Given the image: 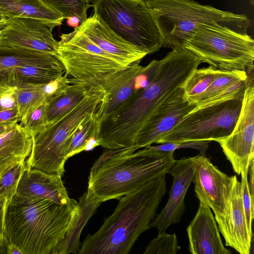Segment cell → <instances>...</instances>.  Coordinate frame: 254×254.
<instances>
[{"label": "cell", "instance_id": "cell-1", "mask_svg": "<svg viewBox=\"0 0 254 254\" xmlns=\"http://www.w3.org/2000/svg\"><path fill=\"white\" fill-rule=\"evenodd\" d=\"M166 175L155 178L119 200L100 228L89 234L79 254H128L150 223L166 192Z\"/></svg>", "mask_w": 254, "mask_h": 254}, {"label": "cell", "instance_id": "cell-2", "mask_svg": "<svg viewBox=\"0 0 254 254\" xmlns=\"http://www.w3.org/2000/svg\"><path fill=\"white\" fill-rule=\"evenodd\" d=\"M78 208L16 194L5 209V243L21 254H57Z\"/></svg>", "mask_w": 254, "mask_h": 254}, {"label": "cell", "instance_id": "cell-3", "mask_svg": "<svg viewBox=\"0 0 254 254\" xmlns=\"http://www.w3.org/2000/svg\"><path fill=\"white\" fill-rule=\"evenodd\" d=\"M136 150L135 147L126 148L105 162L88 179L87 196L101 203L119 199L167 174L176 160L174 152L153 151L147 146Z\"/></svg>", "mask_w": 254, "mask_h": 254}, {"label": "cell", "instance_id": "cell-4", "mask_svg": "<svg viewBox=\"0 0 254 254\" xmlns=\"http://www.w3.org/2000/svg\"><path fill=\"white\" fill-rule=\"evenodd\" d=\"M159 31L162 47L185 49L198 26L217 22L247 34L251 20L237 14L202 5L192 0H144Z\"/></svg>", "mask_w": 254, "mask_h": 254}, {"label": "cell", "instance_id": "cell-5", "mask_svg": "<svg viewBox=\"0 0 254 254\" xmlns=\"http://www.w3.org/2000/svg\"><path fill=\"white\" fill-rule=\"evenodd\" d=\"M236 96V93L228 88L197 102L193 110L155 143L217 141L227 137L236 125L242 107L244 96Z\"/></svg>", "mask_w": 254, "mask_h": 254}, {"label": "cell", "instance_id": "cell-6", "mask_svg": "<svg viewBox=\"0 0 254 254\" xmlns=\"http://www.w3.org/2000/svg\"><path fill=\"white\" fill-rule=\"evenodd\" d=\"M105 92L94 87L77 106L63 117L48 125L41 132L33 136L32 149L25 160L27 169H37L63 176L67 160V141L79 124L88 114L104 107Z\"/></svg>", "mask_w": 254, "mask_h": 254}, {"label": "cell", "instance_id": "cell-7", "mask_svg": "<svg viewBox=\"0 0 254 254\" xmlns=\"http://www.w3.org/2000/svg\"><path fill=\"white\" fill-rule=\"evenodd\" d=\"M185 49L201 63L217 69L247 71L254 68L252 37L217 22L199 25Z\"/></svg>", "mask_w": 254, "mask_h": 254}, {"label": "cell", "instance_id": "cell-8", "mask_svg": "<svg viewBox=\"0 0 254 254\" xmlns=\"http://www.w3.org/2000/svg\"><path fill=\"white\" fill-rule=\"evenodd\" d=\"M95 15L118 36L148 54L162 48V39L144 0H90Z\"/></svg>", "mask_w": 254, "mask_h": 254}, {"label": "cell", "instance_id": "cell-9", "mask_svg": "<svg viewBox=\"0 0 254 254\" xmlns=\"http://www.w3.org/2000/svg\"><path fill=\"white\" fill-rule=\"evenodd\" d=\"M57 57L65 73L71 77L70 83L79 82L90 87H102L112 74L128 67L102 50L76 27L68 41L59 43Z\"/></svg>", "mask_w": 254, "mask_h": 254}, {"label": "cell", "instance_id": "cell-10", "mask_svg": "<svg viewBox=\"0 0 254 254\" xmlns=\"http://www.w3.org/2000/svg\"><path fill=\"white\" fill-rule=\"evenodd\" d=\"M242 107L230 135L216 142L238 175L246 170L254 156V68L248 71Z\"/></svg>", "mask_w": 254, "mask_h": 254}, {"label": "cell", "instance_id": "cell-11", "mask_svg": "<svg viewBox=\"0 0 254 254\" xmlns=\"http://www.w3.org/2000/svg\"><path fill=\"white\" fill-rule=\"evenodd\" d=\"M52 30L41 20L22 17L6 18L0 30V45L57 56L59 42L54 39Z\"/></svg>", "mask_w": 254, "mask_h": 254}, {"label": "cell", "instance_id": "cell-12", "mask_svg": "<svg viewBox=\"0 0 254 254\" xmlns=\"http://www.w3.org/2000/svg\"><path fill=\"white\" fill-rule=\"evenodd\" d=\"M197 105L186 99L182 87L178 88L154 111L142 126L136 138V149L156 143Z\"/></svg>", "mask_w": 254, "mask_h": 254}, {"label": "cell", "instance_id": "cell-13", "mask_svg": "<svg viewBox=\"0 0 254 254\" xmlns=\"http://www.w3.org/2000/svg\"><path fill=\"white\" fill-rule=\"evenodd\" d=\"M195 164L192 182L199 201L207 204L215 215L221 214L231 191L233 176H229L214 166L206 156L192 157Z\"/></svg>", "mask_w": 254, "mask_h": 254}, {"label": "cell", "instance_id": "cell-14", "mask_svg": "<svg viewBox=\"0 0 254 254\" xmlns=\"http://www.w3.org/2000/svg\"><path fill=\"white\" fill-rule=\"evenodd\" d=\"M219 232L225 245L241 254H249L252 239L247 229L244 211L240 182L234 176L232 187L226 202L223 212L215 215Z\"/></svg>", "mask_w": 254, "mask_h": 254}, {"label": "cell", "instance_id": "cell-15", "mask_svg": "<svg viewBox=\"0 0 254 254\" xmlns=\"http://www.w3.org/2000/svg\"><path fill=\"white\" fill-rule=\"evenodd\" d=\"M195 169L192 157L176 160L167 173L173 178L169 199L165 207L150 223L151 227L157 228L159 232H164L169 226L180 222L185 211V196Z\"/></svg>", "mask_w": 254, "mask_h": 254}, {"label": "cell", "instance_id": "cell-16", "mask_svg": "<svg viewBox=\"0 0 254 254\" xmlns=\"http://www.w3.org/2000/svg\"><path fill=\"white\" fill-rule=\"evenodd\" d=\"M77 30L126 66L140 62L148 54L124 40L95 14L76 27Z\"/></svg>", "mask_w": 254, "mask_h": 254}, {"label": "cell", "instance_id": "cell-17", "mask_svg": "<svg viewBox=\"0 0 254 254\" xmlns=\"http://www.w3.org/2000/svg\"><path fill=\"white\" fill-rule=\"evenodd\" d=\"M62 177L39 170L26 168L19 181L16 194L76 207L78 202L69 197Z\"/></svg>", "mask_w": 254, "mask_h": 254}, {"label": "cell", "instance_id": "cell-18", "mask_svg": "<svg viewBox=\"0 0 254 254\" xmlns=\"http://www.w3.org/2000/svg\"><path fill=\"white\" fill-rule=\"evenodd\" d=\"M192 254H231L223 245L210 208L199 201L197 211L187 229Z\"/></svg>", "mask_w": 254, "mask_h": 254}, {"label": "cell", "instance_id": "cell-19", "mask_svg": "<svg viewBox=\"0 0 254 254\" xmlns=\"http://www.w3.org/2000/svg\"><path fill=\"white\" fill-rule=\"evenodd\" d=\"M136 62L110 76L102 86L106 100L100 120L127 100L136 90L137 78L143 66Z\"/></svg>", "mask_w": 254, "mask_h": 254}, {"label": "cell", "instance_id": "cell-20", "mask_svg": "<svg viewBox=\"0 0 254 254\" xmlns=\"http://www.w3.org/2000/svg\"><path fill=\"white\" fill-rule=\"evenodd\" d=\"M32 140L31 132L18 123L0 135V176L16 164L26 160L32 149Z\"/></svg>", "mask_w": 254, "mask_h": 254}, {"label": "cell", "instance_id": "cell-21", "mask_svg": "<svg viewBox=\"0 0 254 254\" xmlns=\"http://www.w3.org/2000/svg\"><path fill=\"white\" fill-rule=\"evenodd\" d=\"M0 14L6 18L22 17L41 20L52 29L62 25L64 20L42 0H0Z\"/></svg>", "mask_w": 254, "mask_h": 254}, {"label": "cell", "instance_id": "cell-22", "mask_svg": "<svg viewBox=\"0 0 254 254\" xmlns=\"http://www.w3.org/2000/svg\"><path fill=\"white\" fill-rule=\"evenodd\" d=\"M27 65L51 68L64 67L57 56L0 45V71Z\"/></svg>", "mask_w": 254, "mask_h": 254}, {"label": "cell", "instance_id": "cell-23", "mask_svg": "<svg viewBox=\"0 0 254 254\" xmlns=\"http://www.w3.org/2000/svg\"><path fill=\"white\" fill-rule=\"evenodd\" d=\"M78 209L69 229L58 248L57 254H78L82 230L98 206L102 203L90 199L85 192L79 199Z\"/></svg>", "mask_w": 254, "mask_h": 254}, {"label": "cell", "instance_id": "cell-24", "mask_svg": "<svg viewBox=\"0 0 254 254\" xmlns=\"http://www.w3.org/2000/svg\"><path fill=\"white\" fill-rule=\"evenodd\" d=\"M64 67L51 68L35 65L17 66L0 71V83L17 87L21 83H49L63 76Z\"/></svg>", "mask_w": 254, "mask_h": 254}, {"label": "cell", "instance_id": "cell-25", "mask_svg": "<svg viewBox=\"0 0 254 254\" xmlns=\"http://www.w3.org/2000/svg\"><path fill=\"white\" fill-rule=\"evenodd\" d=\"M94 87L79 82L70 83L61 94L49 100L45 117L47 126L71 111Z\"/></svg>", "mask_w": 254, "mask_h": 254}, {"label": "cell", "instance_id": "cell-26", "mask_svg": "<svg viewBox=\"0 0 254 254\" xmlns=\"http://www.w3.org/2000/svg\"><path fill=\"white\" fill-rule=\"evenodd\" d=\"M103 108L87 115L73 131L67 143V159L84 151L85 145L91 137L98 139L100 117Z\"/></svg>", "mask_w": 254, "mask_h": 254}, {"label": "cell", "instance_id": "cell-27", "mask_svg": "<svg viewBox=\"0 0 254 254\" xmlns=\"http://www.w3.org/2000/svg\"><path fill=\"white\" fill-rule=\"evenodd\" d=\"M15 92L20 124L31 112L47 101L41 84L21 83L16 87Z\"/></svg>", "mask_w": 254, "mask_h": 254}, {"label": "cell", "instance_id": "cell-28", "mask_svg": "<svg viewBox=\"0 0 254 254\" xmlns=\"http://www.w3.org/2000/svg\"><path fill=\"white\" fill-rule=\"evenodd\" d=\"M248 73L245 71L226 70L216 69L214 77L207 89L196 96L192 102L197 103L213 97L228 88L234 83L246 80Z\"/></svg>", "mask_w": 254, "mask_h": 254}, {"label": "cell", "instance_id": "cell-29", "mask_svg": "<svg viewBox=\"0 0 254 254\" xmlns=\"http://www.w3.org/2000/svg\"><path fill=\"white\" fill-rule=\"evenodd\" d=\"M216 68L208 67L195 69L182 87L186 99L192 102L197 96L204 92L213 81Z\"/></svg>", "mask_w": 254, "mask_h": 254}, {"label": "cell", "instance_id": "cell-30", "mask_svg": "<svg viewBox=\"0 0 254 254\" xmlns=\"http://www.w3.org/2000/svg\"><path fill=\"white\" fill-rule=\"evenodd\" d=\"M64 19L78 18L80 23L87 18V10L92 5L89 0H42Z\"/></svg>", "mask_w": 254, "mask_h": 254}, {"label": "cell", "instance_id": "cell-31", "mask_svg": "<svg viewBox=\"0 0 254 254\" xmlns=\"http://www.w3.org/2000/svg\"><path fill=\"white\" fill-rule=\"evenodd\" d=\"M26 169L25 161L18 163L0 176V198H5L7 203L16 194L20 179Z\"/></svg>", "mask_w": 254, "mask_h": 254}, {"label": "cell", "instance_id": "cell-32", "mask_svg": "<svg viewBox=\"0 0 254 254\" xmlns=\"http://www.w3.org/2000/svg\"><path fill=\"white\" fill-rule=\"evenodd\" d=\"M180 249L175 234L159 232L157 236L151 240L143 254H176Z\"/></svg>", "mask_w": 254, "mask_h": 254}, {"label": "cell", "instance_id": "cell-33", "mask_svg": "<svg viewBox=\"0 0 254 254\" xmlns=\"http://www.w3.org/2000/svg\"><path fill=\"white\" fill-rule=\"evenodd\" d=\"M248 170L241 173L240 182L242 203L246 220L249 235L252 239V222L254 219V196L250 192L248 184Z\"/></svg>", "mask_w": 254, "mask_h": 254}, {"label": "cell", "instance_id": "cell-34", "mask_svg": "<svg viewBox=\"0 0 254 254\" xmlns=\"http://www.w3.org/2000/svg\"><path fill=\"white\" fill-rule=\"evenodd\" d=\"M48 107L46 101L38 108L31 112L20 124L34 136L43 131L47 127L45 117Z\"/></svg>", "mask_w": 254, "mask_h": 254}, {"label": "cell", "instance_id": "cell-35", "mask_svg": "<svg viewBox=\"0 0 254 254\" xmlns=\"http://www.w3.org/2000/svg\"><path fill=\"white\" fill-rule=\"evenodd\" d=\"M209 142L208 141H193L182 143L165 142L156 146L149 145L147 147L152 150L161 152H174L181 148H193L198 150L200 154L206 156Z\"/></svg>", "mask_w": 254, "mask_h": 254}, {"label": "cell", "instance_id": "cell-36", "mask_svg": "<svg viewBox=\"0 0 254 254\" xmlns=\"http://www.w3.org/2000/svg\"><path fill=\"white\" fill-rule=\"evenodd\" d=\"M16 88L6 83H0V111L17 107Z\"/></svg>", "mask_w": 254, "mask_h": 254}, {"label": "cell", "instance_id": "cell-37", "mask_svg": "<svg viewBox=\"0 0 254 254\" xmlns=\"http://www.w3.org/2000/svg\"><path fill=\"white\" fill-rule=\"evenodd\" d=\"M126 148L124 149H113L106 148L104 150L102 155L100 156V157L96 160L94 164L92 166V167L90 169V175L88 179L92 178L97 171V170L107 160L110 159L112 157H113L115 154L120 152Z\"/></svg>", "mask_w": 254, "mask_h": 254}, {"label": "cell", "instance_id": "cell-38", "mask_svg": "<svg viewBox=\"0 0 254 254\" xmlns=\"http://www.w3.org/2000/svg\"><path fill=\"white\" fill-rule=\"evenodd\" d=\"M16 119H19V113L17 107L0 111V123L12 121Z\"/></svg>", "mask_w": 254, "mask_h": 254}, {"label": "cell", "instance_id": "cell-39", "mask_svg": "<svg viewBox=\"0 0 254 254\" xmlns=\"http://www.w3.org/2000/svg\"><path fill=\"white\" fill-rule=\"evenodd\" d=\"M7 204L5 198H0V241H4V218Z\"/></svg>", "mask_w": 254, "mask_h": 254}, {"label": "cell", "instance_id": "cell-40", "mask_svg": "<svg viewBox=\"0 0 254 254\" xmlns=\"http://www.w3.org/2000/svg\"><path fill=\"white\" fill-rule=\"evenodd\" d=\"M19 119H16L12 121L0 123V135L9 131L13 128L18 123Z\"/></svg>", "mask_w": 254, "mask_h": 254}, {"label": "cell", "instance_id": "cell-41", "mask_svg": "<svg viewBox=\"0 0 254 254\" xmlns=\"http://www.w3.org/2000/svg\"><path fill=\"white\" fill-rule=\"evenodd\" d=\"M248 174L250 175L249 181H248L250 191L252 195L254 196V159L252 160L250 165Z\"/></svg>", "mask_w": 254, "mask_h": 254}, {"label": "cell", "instance_id": "cell-42", "mask_svg": "<svg viewBox=\"0 0 254 254\" xmlns=\"http://www.w3.org/2000/svg\"><path fill=\"white\" fill-rule=\"evenodd\" d=\"M6 252L8 254H21V252L17 248L12 245H6Z\"/></svg>", "mask_w": 254, "mask_h": 254}, {"label": "cell", "instance_id": "cell-43", "mask_svg": "<svg viewBox=\"0 0 254 254\" xmlns=\"http://www.w3.org/2000/svg\"><path fill=\"white\" fill-rule=\"evenodd\" d=\"M67 19V23L72 26H78L79 22H80L79 20L76 17H71Z\"/></svg>", "mask_w": 254, "mask_h": 254}, {"label": "cell", "instance_id": "cell-44", "mask_svg": "<svg viewBox=\"0 0 254 254\" xmlns=\"http://www.w3.org/2000/svg\"><path fill=\"white\" fill-rule=\"evenodd\" d=\"M0 254H7L6 244L4 241H0Z\"/></svg>", "mask_w": 254, "mask_h": 254}, {"label": "cell", "instance_id": "cell-45", "mask_svg": "<svg viewBox=\"0 0 254 254\" xmlns=\"http://www.w3.org/2000/svg\"><path fill=\"white\" fill-rule=\"evenodd\" d=\"M6 18L0 14V30L5 24Z\"/></svg>", "mask_w": 254, "mask_h": 254}]
</instances>
